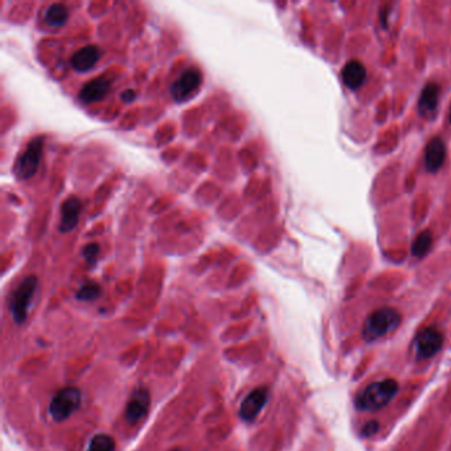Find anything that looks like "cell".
<instances>
[{
    "label": "cell",
    "mask_w": 451,
    "mask_h": 451,
    "mask_svg": "<svg viewBox=\"0 0 451 451\" xmlns=\"http://www.w3.org/2000/svg\"><path fill=\"white\" fill-rule=\"evenodd\" d=\"M397 390V381L393 379L372 383L358 393L355 401L356 408L358 411H380L393 399Z\"/></svg>",
    "instance_id": "cell-1"
},
{
    "label": "cell",
    "mask_w": 451,
    "mask_h": 451,
    "mask_svg": "<svg viewBox=\"0 0 451 451\" xmlns=\"http://www.w3.org/2000/svg\"><path fill=\"white\" fill-rule=\"evenodd\" d=\"M401 323V315L396 308L383 307L372 312L365 320L363 329V338L365 342L372 343L381 339L385 335L395 331Z\"/></svg>",
    "instance_id": "cell-2"
},
{
    "label": "cell",
    "mask_w": 451,
    "mask_h": 451,
    "mask_svg": "<svg viewBox=\"0 0 451 451\" xmlns=\"http://www.w3.org/2000/svg\"><path fill=\"white\" fill-rule=\"evenodd\" d=\"M39 279L35 276H28L22 280V283L17 286L11 298L10 311L16 324H23L27 320L28 311L31 301L38 289Z\"/></svg>",
    "instance_id": "cell-3"
},
{
    "label": "cell",
    "mask_w": 451,
    "mask_h": 451,
    "mask_svg": "<svg viewBox=\"0 0 451 451\" xmlns=\"http://www.w3.org/2000/svg\"><path fill=\"white\" fill-rule=\"evenodd\" d=\"M82 393L76 386H67L54 395L49 404V413L54 421L61 422L80 408Z\"/></svg>",
    "instance_id": "cell-4"
},
{
    "label": "cell",
    "mask_w": 451,
    "mask_h": 451,
    "mask_svg": "<svg viewBox=\"0 0 451 451\" xmlns=\"http://www.w3.org/2000/svg\"><path fill=\"white\" fill-rule=\"evenodd\" d=\"M42 136H36L28 143L26 150L15 163L14 173L17 180H28L38 173L42 155Z\"/></svg>",
    "instance_id": "cell-5"
},
{
    "label": "cell",
    "mask_w": 451,
    "mask_h": 451,
    "mask_svg": "<svg viewBox=\"0 0 451 451\" xmlns=\"http://www.w3.org/2000/svg\"><path fill=\"white\" fill-rule=\"evenodd\" d=\"M201 72L198 68H187L171 86V95L176 102H184L196 93L201 85Z\"/></svg>",
    "instance_id": "cell-6"
},
{
    "label": "cell",
    "mask_w": 451,
    "mask_h": 451,
    "mask_svg": "<svg viewBox=\"0 0 451 451\" xmlns=\"http://www.w3.org/2000/svg\"><path fill=\"white\" fill-rule=\"evenodd\" d=\"M443 345V335L436 327H426L417 333L414 340L416 355L420 360L433 358Z\"/></svg>",
    "instance_id": "cell-7"
},
{
    "label": "cell",
    "mask_w": 451,
    "mask_h": 451,
    "mask_svg": "<svg viewBox=\"0 0 451 451\" xmlns=\"http://www.w3.org/2000/svg\"><path fill=\"white\" fill-rule=\"evenodd\" d=\"M269 389L266 386H258L244 398L239 406V417L245 422L254 421L267 402Z\"/></svg>",
    "instance_id": "cell-8"
},
{
    "label": "cell",
    "mask_w": 451,
    "mask_h": 451,
    "mask_svg": "<svg viewBox=\"0 0 451 451\" xmlns=\"http://www.w3.org/2000/svg\"><path fill=\"white\" fill-rule=\"evenodd\" d=\"M151 398L150 393L145 388L135 389L126 406V421L130 425L138 424L145 418L150 409Z\"/></svg>",
    "instance_id": "cell-9"
},
{
    "label": "cell",
    "mask_w": 451,
    "mask_h": 451,
    "mask_svg": "<svg viewBox=\"0 0 451 451\" xmlns=\"http://www.w3.org/2000/svg\"><path fill=\"white\" fill-rule=\"evenodd\" d=\"M111 88V82L106 77H97L93 80L86 82L82 88H81L79 98L81 102L84 104H94V102H100L102 101L107 93L110 92Z\"/></svg>",
    "instance_id": "cell-10"
},
{
    "label": "cell",
    "mask_w": 451,
    "mask_h": 451,
    "mask_svg": "<svg viewBox=\"0 0 451 451\" xmlns=\"http://www.w3.org/2000/svg\"><path fill=\"white\" fill-rule=\"evenodd\" d=\"M81 200L76 196L68 198L61 205V220H60V232L69 233L72 232L80 220Z\"/></svg>",
    "instance_id": "cell-11"
},
{
    "label": "cell",
    "mask_w": 451,
    "mask_h": 451,
    "mask_svg": "<svg viewBox=\"0 0 451 451\" xmlns=\"http://www.w3.org/2000/svg\"><path fill=\"white\" fill-rule=\"evenodd\" d=\"M446 159V146L441 138H434L426 146L424 155L425 168L427 173H437Z\"/></svg>",
    "instance_id": "cell-12"
},
{
    "label": "cell",
    "mask_w": 451,
    "mask_h": 451,
    "mask_svg": "<svg viewBox=\"0 0 451 451\" xmlns=\"http://www.w3.org/2000/svg\"><path fill=\"white\" fill-rule=\"evenodd\" d=\"M101 49L95 45H86L72 56L70 64L76 72H88L93 69L101 58Z\"/></svg>",
    "instance_id": "cell-13"
},
{
    "label": "cell",
    "mask_w": 451,
    "mask_h": 451,
    "mask_svg": "<svg viewBox=\"0 0 451 451\" xmlns=\"http://www.w3.org/2000/svg\"><path fill=\"white\" fill-rule=\"evenodd\" d=\"M342 79L347 88L356 90L367 79V69L358 60H351L342 70Z\"/></svg>",
    "instance_id": "cell-14"
},
{
    "label": "cell",
    "mask_w": 451,
    "mask_h": 451,
    "mask_svg": "<svg viewBox=\"0 0 451 451\" xmlns=\"http://www.w3.org/2000/svg\"><path fill=\"white\" fill-rule=\"evenodd\" d=\"M438 97H439V86L437 84H427L418 101V111L422 117L433 116L438 106Z\"/></svg>",
    "instance_id": "cell-15"
},
{
    "label": "cell",
    "mask_w": 451,
    "mask_h": 451,
    "mask_svg": "<svg viewBox=\"0 0 451 451\" xmlns=\"http://www.w3.org/2000/svg\"><path fill=\"white\" fill-rule=\"evenodd\" d=\"M69 19V10L63 3H54L44 11V22L49 27H63Z\"/></svg>",
    "instance_id": "cell-16"
},
{
    "label": "cell",
    "mask_w": 451,
    "mask_h": 451,
    "mask_svg": "<svg viewBox=\"0 0 451 451\" xmlns=\"http://www.w3.org/2000/svg\"><path fill=\"white\" fill-rule=\"evenodd\" d=\"M433 244V235L429 230L421 232L411 244V254L414 257L422 258L426 253L430 251Z\"/></svg>",
    "instance_id": "cell-17"
},
{
    "label": "cell",
    "mask_w": 451,
    "mask_h": 451,
    "mask_svg": "<svg viewBox=\"0 0 451 451\" xmlns=\"http://www.w3.org/2000/svg\"><path fill=\"white\" fill-rule=\"evenodd\" d=\"M116 441L107 434H97L92 438L86 451H114Z\"/></svg>",
    "instance_id": "cell-18"
},
{
    "label": "cell",
    "mask_w": 451,
    "mask_h": 451,
    "mask_svg": "<svg viewBox=\"0 0 451 451\" xmlns=\"http://www.w3.org/2000/svg\"><path fill=\"white\" fill-rule=\"evenodd\" d=\"M101 292H102V289L98 283L88 282L77 292L76 298L82 302H90V301L97 299L101 295Z\"/></svg>",
    "instance_id": "cell-19"
},
{
    "label": "cell",
    "mask_w": 451,
    "mask_h": 451,
    "mask_svg": "<svg viewBox=\"0 0 451 451\" xmlns=\"http://www.w3.org/2000/svg\"><path fill=\"white\" fill-rule=\"evenodd\" d=\"M100 251H101V248L97 242H90L84 248V258L86 260V262L89 265H94L97 262Z\"/></svg>",
    "instance_id": "cell-20"
},
{
    "label": "cell",
    "mask_w": 451,
    "mask_h": 451,
    "mask_svg": "<svg viewBox=\"0 0 451 451\" xmlns=\"http://www.w3.org/2000/svg\"><path fill=\"white\" fill-rule=\"evenodd\" d=\"M377 427H379V424L374 422V421H372L370 424L364 426V434H365L367 437H371V436H373V434L377 432Z\"/></svg>",
    "instance_id": "cell-21"
},
{
    "label": "cell",
    "mask_w": 451,
    "mask_h": 451,
    "mask_svg": "<svg viewBox=\"0 0 451 451\" xmlns=\"http://www.w3.org/2000/svg\"><path fill=\"white\" fill-rule=\"evenodd\" d=\"M135 92L134 90H126V92H123L122 93V100L125 101V102H132V101H134L135 100Z\"/></svg>",
    "instance_id": "cell-22"
},
{
    "label": "cell",
    "mask_w": 451,
    "mask_h": 451,
    "mask_svg": "<svg viewBox=\"0 0 451 451\" xmlns=\"http://www.w3.org/2000/svg\"><path fill=\"white\" fill-rule=\"evenodd\" d=\"M449 120H450V123H451V106H450V113H449Z\"/></svg>",
    "instance_id": "cell-23"
},
{
    "label": "cell",
    "mask_w": 451,
    "mask_h": 451,
    "mask_svg": "<svg viewBox=\"0 0 451 451\" xmlns=\"http://www.w3.org/2000/svg\"><path fill=\"white\" fill-rule=\"evenodd\" d=\"M173 451H180V450H177V449H175V450H173Z\"/></svg>",
    "instance_id": "cell-24"
}]
</instances>
